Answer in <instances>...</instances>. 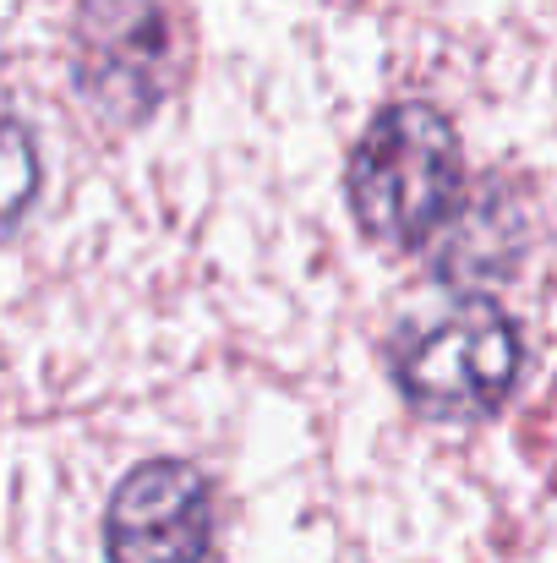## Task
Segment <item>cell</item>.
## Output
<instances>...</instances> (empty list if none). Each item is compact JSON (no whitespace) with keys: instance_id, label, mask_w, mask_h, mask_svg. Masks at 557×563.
I'll return each instance as SVG.
<instances>
[{"instance_id":"1","label":"cell","mask_w":557,"mask_h":563,"mask_svg":"<svg viewBox=\"0 0 557 563\" xmlns=\"http://www.w3.org/2000/svg\"><path fill=\"white\" fill-rule=\"evenodd\" d=\"M345 197L367 241L393 252L432 246L465 208V148L454 121L421 99L377 110L345 165Z\"/></svg>"},{"instance_id":"2","label":"cell","mask_w":557,"mask_h":563,"mask_svg":"<svg viewBox=\"0 0 557 563\" xmlns=\"http://www.w3.org/2000/svg\"><path fill=\"white\" fill-rule=\"evenodd\" d=\"M520 362H525V340L514 318L487 296L399 323L388 340V373L399 394L432 421L492 416L514 394Z\"/></svg>"},{"instance_id":"3","label":"cell","mask_w":557,"mask_h":563,"mask_svg":"<svg viewBox=\"0 0 557 563\" xmlns=\"http://www.w3.org/2000/svg\"><path fill=\"white\" fill-rule=\"evenodd\" d=\"M71 82L104 126H143L176 82L170 11L159 0H82L71 27Z\"/></svg>"},{"instance_id":"4","label":"cell","mask_w":557,"mask_h":563,"mask_svg":"<svg viewBox=\"0 0 557 563\" xmlns=\"http://www.w3.org/2000/svg\"><path fill=\"white\" fill-rule=\"evenodd\" d=\"M110 563H213V482L191 460H143L121 476L104 509Z\"/></svg>"},{"instance_id":"5","label":"cell","mask_w":557,"mask_h":563,"mask_svg":"<svg viewBox=\"0 0 557 563\" xmlns=\"http://www.w3.org/2000/svg\"><path fill=\"white\" fill-rule=\"evenodd\" d=\"M44 187V165H38V143L33 132L0 104V235H11L27 208L38 202Z\"/></svg>"}]
</instances>
